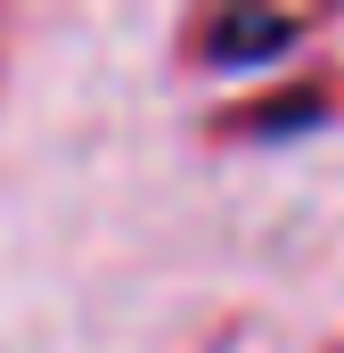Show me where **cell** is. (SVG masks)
<instances>
[{
  "instance_id": "cell-1",
  "label": "cell",
  "mask_w": 344,
  "mask_h": 353,
  "mask_svg": "<svg viewBox=\"0 0 344 353\" xmlns=\"http://www.w3.org/2000/svg\"><path fill=\"white\" fill-rule=\"evenodd\" d=\"M295 17H222L213 25V58H255V50H287Z\"/></svg>"
}]
</instances>
